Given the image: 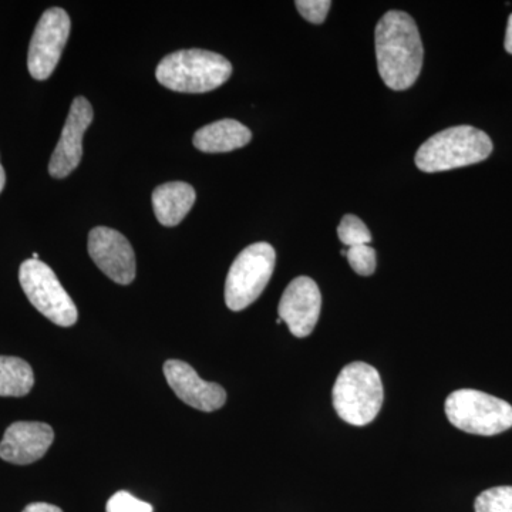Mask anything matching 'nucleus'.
I'll return each mask as SVG.
<instances>
[{
    "label": "nucleus",
    "mask_w": 512,
    "mask_h": 512,
    "mask_svg": "<svg viewBox=\"0 0 512 512\" xmlns=\"http://www.w3.org/2000/svg\"><path fill=\"white\" fill-rule=\"evenodd\" d=\"M493 141L471 126L450 127L430 137L417 151L416 165L423 173H440L487 160Z\"/></svg>",
    "instance_id": "3"
},
{
    "label": "nucleus",
    "mask_w": 512,
    "mask_h": 512,
    "mask_svg": "<svg viewBox=\"0 0 512 512\" xmlns=\"http://www.w3.org/2000/svg\"><path fill=\"white\" fill-rule=\"evenodd\" d=\"M251 130L237 120H220L200 128L192 138L195 148L202 153H229L247 146Z\"/></svg>",
    "instance_id": "14"
},
{
    "label": "nucleus",
    "mask_w": 512,
    "mask_h": 512,
    "mask_svg": "<svg viewBox=\"0 0 512 512\" xmlns=\"http://www.w3.org/2000/svg\"><path fill=\"white\" fill-rule=\"evenodd\" d=\"M377 67L384 84L396 92L410 89L419 79L424 49L412 16L390 10L375 30Z\"/></svg>",
    "instance_id": "1"
},
{
    "label": "nucleus",
    "mask_w": 512,
    "mask_h": 512,
    "mask_svg": "<svg viewBox=\"0 0 512 512\" xmlns=\"http://www.w3.org/2000/svg\"><path fill=\"white\" fill-rule=\"evenodd\" d=\"M447 419L456 429L478 436H495L512 427V406L491 394L461 389L447 397Z\"/></svg>",
    "instance_id": "5"
},
{
    "label": "nucleus",
    "mask_w": 512,
    "mask_h": 512,
    "mask_svg": "<svg viewBox=\"0 0 512 512\" xmlns=\"http://www.w3.org/2000/svg\"><path fill=\"white\" fill-rule=\"evenodd\" d=\"M163 370L168 386L177 394L178 399L183 400L192 409L211 413L220 410L227 402L224 387L217 383L205 382L192 366L183 360H167Z\"/></svg>",
    "instance_id": "12"
},
{
    "label": "nucleus",
    "mask_w": 512,
    "mask_h": 512,
    "mask_svg": "<svg viewBox=\"0 0 512 512\" xmlns=\"http://www.w3.org/2000/svg\"><path fill=\"white\" fill-rule=\"evenodd\" d=\"M23 512H63L56 505L47 503H33L29 504Z\"/></svg>",
    "instance_id": "22"
},
{
    "label": "nucleus",
    "mask_w": 512,
    "mask_h": 512,
    "mask_svg": "<svg viewBox=\"0 0 512 512\" xmlns=\"http://www.w3.org/2000/svg\"><path fill=\"white\" fill-rule=\"evenodd\" d=\"M89 254L97 268L116 284L130 285L136 279V254L128 239L116 229H92Z\"/></svg>",
    "instance_id": "9"
},
{
    "label": "nucleus",
    "mask_w": 512,
    "mask_h": 512,
    "mask_svg": "<svg viewBox=\"0 0 512 512\" xmlns=\"http://www.w3.org/2000/svg\"><path fill=\"white\" fill-rule=\"evenodd\" d=\"M276 252L268 242L249 245L235 258L225 282V303L239 312L252 305L274 275Z\"/></svg>",
    "instance_id": "6"
},
{
    "label": "nucleus",
    "mask_w": 512,
    "mask_h": 512,
    "mask_svg": "<svg viewBox=\"0 0 512 512\" xmlns=\"http://www.w3.org/2000/svg\"><path fill=\"white\" fill-rule=\"evenodd\" d=\"M106 512H153V507L127 491H119L110 498Z\"/></svg>",
    "instance_id": "20"
},
{
    "label": "nucleus",
    "mask_w": 512,
    "mask_h": 512,
    "mask_svg": "<svg viewBox=\"0 0 512 512\" xmlns=\"http://www.w3.org/2000/svg\"><path fill=\"white\" fill-rule=\"evenodd\" d=\"M476 512H512V487H494L478 495Z\"/></svg>",
    "instance_id": "17"
},
{
    "label": "nucleus",
    "mask_w": 512,
    "mask_h": 512,
    "mask_svg": "<svg viewBox=\"0 0 512 512\" xmlns=\"http://www.w3.org/2000/svg\"><path fill=\"white\" fill-rule=\"evenodd\" d=\"M69 15L62 8L46 10L30 40L28 67L33 79L46 80L55 72L69 39Z\"/></svg>",
    "instance_id": "8"
},
{
    "label": "nucleus",
    "mask_w": 512,
    "mask_h": 512,
    "mask_svg": "<svg viewBox=\"0 0 512 512\" xmlns=\"http://www.w3.org/2000/svg\"><path fill=\"white\" fill-rule=\"evenodd\" d=\"M350 266L357 275L370 276L376 271V251L369 245L350 247L346 252Z\"/></svg>",
    "instance_id": "19"
},
{
    "label": "nucleus",
    "mask_w": 512,
    "mask_h": 512,
    "mask_svg": "<svg viewBox=\"0 0 512 512\" xmlns=\"http://www.w3.org/2000/svg\"><path fill=\"white\" fill-rule=\"evenodd\" d=\"M295 6L303 19L308 20L313 25H320V23L325 22L332 2H329V0H298Z\"/></svg>",
    "instance_id": "21"
},
{
    "label": "nucleus",
    "mask_w": 512,
    "mask_h": 512,
    "mask_svg": "<svg viewBox=\"0 0 512 512\" xmlns=\"http://www.w3.org/2000/svg\"><path fill=\"white\" fill-rule=\"evenodd\" d=\"M35 386V375L28 362L19 357L0 356V396L23 397Z\"/></svg>",
    "instance_id": "16"
},
{
    "label": "nucleus",
    "mask_w": 512,
    "mask_h": 512,
    "mask_svg": "<svg viewBox=\"0 0 512 512\" xmlns=\"http://www.w3.org/2000/svg\"><path fill=\"white\" fill-rule=\"evenodd\" d=\"M322 308L319 286L308 276L293 279L279 302V318L295 338H308L315 329Z\"/></svg>",
    "instance_id": "10"
},
{
    "label": "nucleus",
    "mask_w": 512,
    "mask_h": 512,
    "mask_svg": "<svg viewBox=\"0 0 512 512\" xmlns=\"http://www.w3.org/2000/svg\"><path fill=\"white\" fill-rule=\"evenodd\" d=\"M194 188L183 181L160 185L153 192V208L158 222L164 227H177L195 204Z\"/></svg>",
    "instance_id": "15"
},
{
    "label": "nucleus",
    "mask_w": 512,
    "mask_h": 512,
    "mask_svg": "<svg viewBox=\"0 0 512 512\" xmlns=\"http://www.w3.org/2000/svg\"><path fill=\"white\" fill-rule=\"evenodd\" d=\"M19 281L30 303L57 326L70 328L79 319L76 305L45 262L28 259L19 269Z\"/></svg>",
    "instance_id": "7"
},
{
    "label": "nucleus",
    "mask_w": 512,
    "mask_h": 512,
    "mask_svg": "<svg viewBox=\"0 0 512 512\" xmlns=\"http://www.w3.org/2000/svg\"><path fill=\"white\" fill-rule=\"evenodd\" d=\"M332 397L340 419L352 426H367L383 406L382 377L375 367L365 362L349 363L339 373Z\"/></svg>",
    "instance_id": "4"
},
{
    "label": "nucleus",
    "mask_w": 512,
    "mask_h": 512,
    "mask_svg": "<svg viewBox=\"0 0 512 512\" xmlns=\"http://www.w3.org/2000/svg\"><path fill=\"white\" fill-rule=\"evenodd\" d=\"M505 50L512 55V15L508 19L507 32H505Z\"/></svg>",
    "instance_id": "23"
},
{
    "label": "nucleus",
    "mask_w": 512,
    "mask_h": 512,
    "mask_svg": "<svg viewBox=\"0 0 512 512\" xmlns=\"http://www.w3.org/2000/svg\"><path fill=\"white\" fill-rule=\"evenodd\" d=\"M338 237L342 244L348 247H357V245H367L372 241V234L365 222L356 215L348 214L342 218L338 227Z\"/></svg>",
    "instance_id": "18"
},
{
    "label": "nucleus",
    "mask_w": 512,
    "mask_h": 512,
    "mask_svg": "<svg viewBox=\"0 0 512 512\" xmlns=\"http://www.w3.org/2000/svg\"><path fill=\"white\" fill-rule=\"evenodd\" d=\"M55 440V431L39 421L10 424L0 441V458L18 466H28L45 457Z\"/></svg>",
    "instance_id": "13"
},
{
    "label": "nucleus",
    "mask_w": 512,
    "mask_h": 512,
    "mask_svg": "<svg viewBox=\"0 0 512 512\" xmlns=\"http://www.w3.org/2000/svg\"><path fill=\"white\" fill-rule=\"evenodd\" d=\"M93 121V107L84 97L73 100L69 116L64 123L62 136L53 151L49 163V174L55 178H66L79 167L83 156V137Z\"/></svg>",
    "instance_id": "11"
},
{
    "label": "nucleus",
    "mask_w": 512,
    "mask_h": 512,
    "mask_svg": "<svg viewBox=\"0 0 512 512\" xmlns=\"http://www.w3.org/2000/svg\"><path fill=\"white\" fill-rule=\"evenodd\" d=\"M6 184V174L5 170H3L2 164H0V192L3 191V188H5Z\"/></svg>",
    "instance_id": "24"
},
{
    "label": "nucleus",
    "mask_w": 512,
    "mask_h": 512,
    "mask_svg": "<svg viewBox=\"0 0 512 512\" xmlns=\"http://www.w3.org/2000/svg\"><path fill=\"white\" fill-rule=\"evenodd\" d=\"M232 74L224 56L208 50H178L165 56L156 70L158 82L178 93H207L222 86Z\"/></svg>",
    "instance_id": "2"
}]
</instances>
